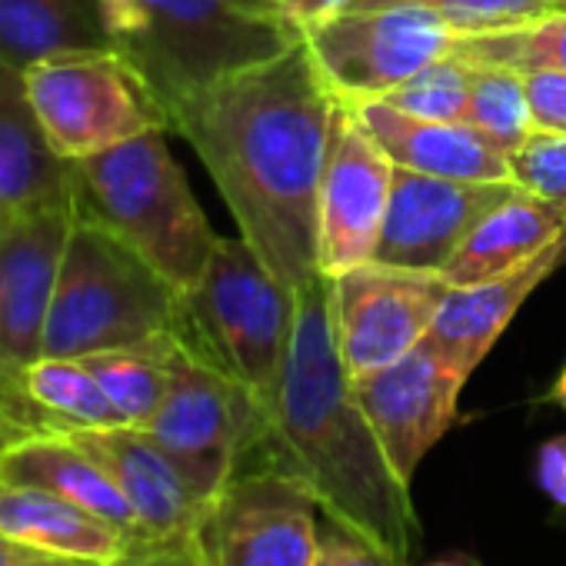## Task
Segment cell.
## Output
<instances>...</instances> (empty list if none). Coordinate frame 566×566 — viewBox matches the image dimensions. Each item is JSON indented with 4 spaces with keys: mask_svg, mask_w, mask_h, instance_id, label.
I'll return each mask as SVG.
<instances>
[{
    "mask_svg": "<svg viewBox=\"0 0 566 566\" xmlns=\"http://www.w3.org/2000/svg\"><path fill=\"white\" fill-rule=\"evenodd\" d=\"M337 101H380L450 54L453 28L427 4L344 11L301 31Z\"/></svg>",
    "mask_w": 566,
    "mask_h": 566,
    "instance_id": "cell-9",
    "label": "cell"
},
{
    "mask_svg": "<svg viewBox=\"0 0 566 566\" xmlns=\"http://www.w3.org/2000/svg\"><path fill=\"white\" fill-rule=\"evenodd\" d=\"M387 150L394 167L476 184H516L510 157L460 120H427L384 101H344Z\"/></svg>",
    "mask_w": 566,
    "mask_h": 566,
    "instance_id": "cell-19",
    "label": "cell"
},
{
    "mask_svg": "<svg viewBox=\"0 0 566 566\" xmlns=\"http://www.w3.org/2000/svg\"><path fill=\"white\" fill-rule=\"evenodd\" d=\"M460 124L473 127L506 157L520 150L536 130L523 74L506 67H473L470 101Z\"/></svg>",
    "mask_w": 566,
    "mask_h": 566,
    "instance_id": "cell-27",
    "label": "cell"
},
{
    "mask_svg": "<svg viewBox=\"0 0 566 566\" xmlns=\"http://www.w3.org/2000/svg\"><path fill=\"white\" fill-rule=\"evenodd\" d=\"M18 390L24 410L34 413L38 430L127 427L97 377L84 367V360L41 357L21 370Z\"/></svg>",
    "mask_w": 566,
    "mask_h": 566,
    "instance_id": "cell-24",
    "label": "cell"
},
{
    "mask_svg": "<svg viewBox=\"0 0 566 566\" xmlns=\"http://www.w3.org/2000/svg\"><path fill=\"white\" fill-rule=\"evenodd\" d=\"M546 400H549V403H556V407L566 413V364H563V370L556 374V380H553V387H549Z\"/></svg>",
    "mask_w": 566,
    "mask_h": 566,
    "instance_id": "cell-38",
    "label": "cell"
},
{
    "mask_svg": "<svg viewBox=\"0 0 566 566\" xmlns=\"http://www.w3.org/2000/svg\"><path fill=\"white\" fill-rule=\"evenodd\" d=\"M394 187V160L350 104L337 101L321 177V270L337 276L370 263Z\"/></svg>",
    "mask_w": 566,
    "mask_h": 566,
    "instance_id": "cell-13",
    "label": "cell"
},
{
    "mask_svg": "<svg viewBox=\"0 0 566 566\" xmlns=\"http://www.w3.org/2000/svg\"><path fill=\"white\" fill-rule=\"evenodd\" d=\"M41 210H74V164L51 147L24 71L0 61V223Z\"/></svg>",
    "mask_w": 566,
    "mask_h": 566,
    "instance_id": "cell-18",
    "label": "cell"
},
{
    "mask_svg": "<svg viewBox=\"0 0 566 566\" xmlns=\"http://www.w3.org/2000/svg\"><path fill=\"white\" fill-rule=\"evenodd\" d=\"M24 77L51 147L71 164L147 130H170L157 97L114 51L51 57Z\"/></svg>",
    "mask_w": 566,
    "mask_h": 566,
    "instance_id": "cell-8",
    "label": "cell"
},
{
    "mask_svg": "<svg viewBox=\"0 0 566 566\" xmlns=\"http://www.w3.org/2000/svg\"><path fill=\"white\" fill-rule=\"evenodd\" d=\"M104 566H210V556L203 549V539L193 543L144 539V543H130L120 556H114Z\"/></svg>",
    "mask_w": 566,
    "mask_h": 566,
    "instance_id": "cell-33",
    "label": "cell"
},
{
    "mask_svg": "<svg viewBox=\"0 0 566 566\" xmlns=\"http://www.w3.org/2000/svg\"><path fill=\"white\" fill-rule=\"evenodd\" d=\"M0 533L24 546L97 566L111 563L130 546L117 526L104 523L84 506L51 490L14 483H0Z\"/></svg>",
    "mask_w": 566,
    "mask_h": 566,
    "instance_id": "cell-22",
    "label": "cell"
},
{
    "mask_svg": "<svg viewBox=\"0 0 566 566\" xmlns=\"http://www.w3.org/2000/svg\"><path fill=\"white\" fill-rule=\"evenodd\" d=\"M553 4H556V11H566V0H553Z\"/></svg>",
    "mask_w": 566,
    "mask_h": 566,
    "instance_id": "cell-40",
    "label": "cell"
},
{
    "mask_svg": "<svg viewBox=\"0 0 566 566\" xmlns=\"http://www.w3.org/2000/svg\"><path fill=\"white\" fill-rule=\"evenodd\" d=\"M513 190L516 184L447 180L394 167L390 203L374 260L387 266L440 273L473 227Z\"/></svg>",
    "mask_w": 566,
    "mask_h": 566,
    "instance_id": "cell-15",
    "label": "cell"
},
{
    "mask_svg": "<svg viewBox=\"0 0 566 566\" xmlns=\"http://www.w3.org/2000/svg\"><path fill=\"white\" fill-rule=\"evenodd\" d=\"M566 260V230L546 243L533 260L523 266L500 273L493 280L473 283V287H450L423 347L457 367L467 380L486 360L493 344L513 324L526 297Z\"/></svg>",
    "mask_w": 566,
    "mask_h": 566,
    "instance_id": "cell-17",
    "label": "cell"
},
{
    "mask_svg": "<svg viewBox=\"0 0 566 566\" xmlns=\"http://www.w3.org/2000/svg\"><path fill=\"white\" fill-rule=\"evenodd\" d=\"M297 294L263 266L243 237H220L180 301L177 337L240 380L266 410L287 354Z\"/></svg>",
    "mask_w": 566,
    "mask_h": 566,
    "instance_id": "cell-6",
    "label": "cell"
},
{
    "mask_svg": "<svg viewBox=\"0 0 566 566\" xmlns=\"http://www.w3.org/2000/svg\"><path fill=\"white\" fill-rule=\"evenodd\" d=\"M397 4H433V0H354L347 11H374V8H397Z\"/></svg>",
    "mask_w": 566,
    "mask_h": 566,
    "instance_id": "cell-37",
    "label": "cell"
},
{
    "mask_svg": "<svg viewBox=\"0 0 566 566\" xmlns=\"http://www.w3.org/2000/svg\"><path fill=\"white\" fill-rule=\"evenodd\" d=\"M314 566H407V563H400L390 549H384L350 523L324 513Z\"/></svg>",
    "mask_w": 566,
    "mask_h": 566,
    "instance_id": "cell-31",
    "label": "cell"
},
{
    "mask_svg": "<svg viewBox=\"0 0 566 566\" xmlns=\"http://www.w3.org/2000/svg\"><path fill=\"white\" fill-rule=\"evenodd\" d=\"M470 84H473V64L460 61L457 54H443L440 61L413 74L407 84H400L380 101L427 120H463Z\"/></svg>",
    "mask_w": 566,
    "mask_h": 566,
    "instance_id": "cell-28",
    "label": "cell"
},
{
    "mask_svg": "<svg viewBox=\"0 0 566 566\" xmlns=\"http://www.w3.org/2000/svg\"><path fill=\"white\" fill-rule=\"evenodd\" d=\"M523 81H526V97L536 130L566 134V74L543 71V74H526Z\"/></svg>",
    "mask_w": 566,
    "mask_h": 566,
    "instance_id": "cell-32",
    "label": "cell"
},
{
    "mask_svg": "<svg viewBox=\"0 0 566 566\" xmlns=\"http://www.w3.org/2000/svg\"><path fill=\"white\" fill-rule=\"evenodd\" d=\"M266 420L270 430L256 457L297 473L317 493L324 513L407 563L420 533L410 486L390 470L340 364L327 273L297 291L294 327Z\"/></svg>",
    "mask_w": 566,
    "mask_h": 566,
    "instance_id": "cell-2",
    "label": "cell"
},
{
    "mask_svg": "<svg viewBox=\"0 0 566 566\" xmlns=\"http://www.w3.org/2000/svg\"><path fill=\"white\" fill-rule=\"evenodd\" d=\"M423 566H480V563L473 556L453 553V556H443V559H433V563H423Z\"/></svg>",
    "mask_w": 566,
    "mask_h": 566,
    "instance_id": "cell-39",
    "label": "cell"
},
{
    "mask_svg": "<svg viewBox=\"0 0 566 566\" xmlns=\"http://www.w3.org/2000/svg\"><path fill=\"white\" fill-rule=\"evenodd\" d=\"M120 54L170 114L213 81L287 51L301 31L276 0H101Z\"/></svg>",
    "mask_w": 566,
    "mask_h": 566,
    "instance_id": "cell-3",
    "label": "cell"
},
{
    "mask_svg": "<svg viewBox=\"0 0 566 566\" xmlns=\"http://www.w3.org/2000/svg\"><path fill=\"white\" fill-rule=\"evenodd\" d=\"M536 483L543 486V493L566 506V433L553 437L539 447L536 453Z\"/></svg>",
    "mask_w": 566,
    "mask_h": 566,
    "instance_id": "cell-34",
    "label": "cell"
},
{
    "mask_svg": "<svg viewBox=\"0 0 566 566\" xmlns=\"http://www.w3.org/2000/svg\"><path fill=\"white\" fill-rule=\"evenodd\" d=\"M453 28V34H490L556 11L553 0H433L427 4Z\"/></svg>",
    "mask_w": 566,
    "mask_h": 566,
    "instance_id": "cell-30",
    "label": "cell"
},
{
    "mask_svg": "<svg viewBox=\"0 0 566 566\" xmlns=\"http://www.w3.org/2000/svg\"><path fill=\"white\" fill-rule=\"evenodd\" d=\"M450 283L440 273L360 263L331 276L334 340L350 380L384 370L430 334Z\"/></svg>",
    "mask_w": 566,
    "mask_h": 566,
    "instance_id": "cell-11",
    "label": "cell"
},
{
    "mask_svg": "<svg viewBox=\"0 0 566 566\" xmlns=\"http://www.w3.org/2000/svg\"><path fill=\"white\" fill-rule=\"evenodd\" d=\"M217 496L203 549L210 566H314L324 506L287 467L253 457Z\"/></svg>",
    "mask_w": 566,
    "mask_h": 566,
    "instance_id": "cell-10",
    "label": "cell"
},
{
    "mask_svg": "<svg viewBox=\"0 0 566 566\" xmlns=\"http://www.w3.org/2000/svg\"><path fill=\"white\" fill-rule=\"evenodd\" d=\"M450 54L473 67H506L516 74H566V11H549L536 21L490 31V34H453Z\"/></svg>",
    "mask_w": 566,
    "mask_h": 566,
    "instance_id": "cell-26",
    "label": "cell"
},
{
    "mask_svg": "<svg viewBox=\"0 0 566 566\" xmlns=\"http://www.w3.org/2000/svg\"><path fill=\"white\" fill-rule=\"evenodd\" d=\"M276 4L283 14L291 18V24L297 31H311V28H317L337 14H344L354 0H276Z\"/></svg>",
    "mask_w": 566,
    "mask_h": 566,
    "instance_id": "cell-35",
    "label": "cell"
},
{
    "mask_svg": "<svg viewBox=\"0 0 566 566\" xmlns=\"http://www.w3.org/2000/svg\"><path fill=\"white\" fill-rule=\"evenodd\" d=\"M0 566H97V563L54 556V553L24 546V543H18V539H11V536L0 533Z\"/></svg>",
    "mask_w": 566,
    "mask_h": 566,
    "instance_id": "cell-36",
    "label": "cell"
},
{
    "mask_svg": "<svg viewBox=\"0 0 566 566\" xmlns=\"http://www.w3.org/2000/svg\"><path fill=\"white\" fill-rule=\"evenodd\" d=\"M114 51L101 0H0V61L34 67L51 57Z\"/></svg>",
    "mask_w": 566,
    "mask_h": 566,
    "instance_id": "cell-23",
    "label": "cell"
},
{
    "mask_svg": "<svg viewBox=\"0 0 566 566\" xmlns=\"http://www.w3.org/2000/svg\"><path fill=\"white\" fill-rule=\"evenodd\" d=\"M147 430L177 463L184 480L210 503L250 463L270 430L266 407L230 374L193 354L184 340L174 354L170 390Z\"/></svg>",
    "mask_w": 566,
    "mask_h": 566,
    "instance_id": "cell-7",
    "label": "cell"
},
{
    "mask_svg": "<svg viewBox=\"0 0 566 566\" xmlns=\"http://www.w3.org/2000/svg\"><path fill=\"white\" fill-rule=\"evenodd\" d=\"M180 301L184 294L130 243L74 213L44 331V357L84 360L177 331Z\"/></svg>",
    "mask_w": 566,
    "mask_h": 566,
    "instance_id": "cell-5",
    "label": "cell"
},
{
    "mask_svg": "<svg viewBox=\"0 0 566 566\" xmlns=\"http://www.w3.org/2000/svg\"><path fill=\"white\" fill-rule=\"evenodd\" d=\"M350 387L390 470L410 486L423 457L453 427L467 377L420 344L397 364L350 380Z\"/></svg>",
    "mask_w": 566,
    "mask_h": 566,
    "instance_id": "cell-14",
    "label": "cell"
},
{
    "mask_svg": "<svg viewBox=\"0 0 566 566\" xmlns=\"http://www.w3.org/2000/svg\"><path fill=\"white\" fill-rule=\"evenodd\" d=\"M566 230V217L539 200L536 193L516 187L503 203H496L450 256L440 276L450 287H473L533 260L546 243Z\"/></svg>",
    "mask_w": 566,
    "mask_h": 566,
    "instance_id": "cell-21",
    "label": "cell"
},
{
    "mask_svg": "<svg viewBox=\"0 0 566 566\" xmlns=\"http://www.w3.org/2000/svg\"><path fill=\"white\" fill-rule=\"evenodd\" d=\"M337 97L311 48L233 71L180 101L170 134L184 137L217 184L240 237L287 291L321 270V177Z\"/></svg>",
    "mask_w": 566,
    "mask_h": 566,
    "instance_id": "cell-1",
    "label": "cell"
},
{
    "mask_svg": "<svg viewBox=\"0 0 566 566\" xmlns=\"http://www.w3.org/2000/svg\"><path fill=\"white\" fill-rule=\"evenodd\" d=\"M77 210H41L0 223V407L24 410L21 370L44 357V331Z\"/></svg>",
    "mask_w": 566,
    "mask_h": 566,
    "instance_id": "cell-12",
    "label": "cell"
},
{
    "mask_svg": "<svg viewBox=\"0 0 566 566\" xmlns=\"http://www.w3.org/2000/svg\"><path fill=\"white\" fill-rule=\"evenodd\" d=\"M167 134L147 130L74 160V210L117 233L187 294L207 270L220 233L190 193Z\"/></svg>",
    "mask_w": 566,
    "mask_h": 566,
    "instance_id": "cell-4",
    "label": "cell"
},
{
    "mask_svg": "<svg viewBox=\"0 0 566 566\" xmlns=\"http://www.w3.org/2000/svg\"><path fill=\"white\" fill-rule=\"evenodd\" d=\"M0 483L51 490L117 526L130 543L147 539L111 473L64 430H28L0 443Z\"/></svg>",
    "mask_w": 566,
    "mask_h": 566,
    "instance_id": "cell-20",
    "label": "cell"
},
{
    "mask_svg": "<svg viewBox=\"0 0 566 566\" xmlns=\"http://www.w3.org/2000/svg\"><path fill=\"white\" fill-rule=\"evenodd\" d=\"M177 344V331H167L144 344L84 357V367L97 377L127 427H147L150 417L160 410L170 390Z\"/></svg>",
    "mask_w": 566,
    "mask_h": 566,
    "instance_id": "cell-25",
    "label": "cell"
},
{
    "mask_svg": "<svg viewBox=\"0 0 566 566\" xmlns=\"http://www.w3.org/2000/svg\"><path fill=\"white\" fill-rule=\"evenodd\" d=\"M516 187L536 193L566 217V134L533 130L520 150L510 154Z\"/></svg>",
    "mask_w": 566,
    "mask_h": 566,
    "instance_id": "cell-29",
    "label": "cell"
},
{
    "mask_svg": "<svg viewBox=\"0 0 566 566\" xmlns=\"http://www.w3.org/2000/svg\"><path fill=\"white\" fill-rule=\"evenodd\" d=\"M71 433L127 496L147 539L193 543L203 539L213 503L203 500L177 463L140 427H97Z\"/></svg>",
    "mask_w": 566,
    "mask_h": 566,
    "instance_id": "cell-16",
    "label": "cell"
}]
</instances>
